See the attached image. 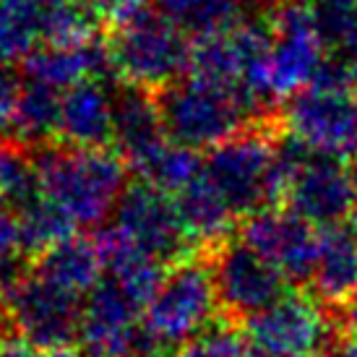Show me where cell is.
I'll use <instances>...</instances> for the list:
<instances>
[{
	"label": "cell",
	"instance_id": "22",
	"mask_svg": "<svg viewBox=\"0 0 357 357\" xmlns=\"http://www.w3.org/2000/svg\"><path fill=\"white\" fill-rule=\"evenodd\" d=\"M60 109H63V97L58 89L24 81L10 139L29 149L55 144L60 133Z\"/></svg>",
	"mask_w": 357,
	"mask_h": 357
},
{
	"label": "cell",
	"instance_id": "2",
	"mask_svg": "<svg viewBox=\"0 0 357 357\" xmlns=\"http://www.w3.org/2000/svg\"><path fill=\"white\" fill-rule=\"evenodd\" d=\"M282 130V118L256 123L208 149L204 157V175L240 222L256 211L274 206L271 169Z\"/></svg>",
	"mask_w": 357,
	"mask_h": 357
},
{
	"label": "cell",
	"instance_id": "25",
	"mask_svg": "<svg viewBox=\"0 0 357 357\" xmlns=\"http://www.w3.org/2000/svg\"><path fill=\"white\" fill-rule=\"evenodd\" d=\"M16 219H19L24 253L31 261L42 256L45 250H50L52 245L76 235V222L45 193H42V199H37L31 206L24 208Z\"/></svg>",
	"mask_w": 357,
	"mask_h": 357
},
{
	"label": "cell",
	"instance_id": "39",
	"mask_svg": "<svg viewBox=\"0 0 357 357\" xmlns=\"http://www.w3.org/2000/svg\"><path fill=\"white\" fill-rule=\"evenodd\" d=\"M84 3H86V6H91L94 10H100V6L105 3V0H84Z\"/></svg>",
	"mask_w": 357,
	"mask_h": 357
},
{
	"label": "cell",
	"instance_id": "10",
	"mask_svg": "<svg viewBox=\"0 0 357 357\" xmlns=\"http://www.w3.org/2000/svg\"><path fill=\"white\" fill-rule=\"evenodd\" d=\"M81 357H139L162 349L144 331V307L112 279H102L84 303Z\"/></svg>",
	"mask_w": 357,
	"mask_h": 357
},
{
	"label": "cell",
	"instance_id": "38",
	"mask_svg": "<svg viewBox=\"0 0 357 357\" xmlns=\"http://www.w3.org/2000/svg\"><path fill=\"white\" fill-rule=\"evenodd\" d=\"M3 21H6V0H0V31H3Z\"/></svg>",
	"mask_w": 357,
	"mask_h": 357
},
{
	"label": "cell",
	"instance_id": "18",
	"mask_svg": "<svg viewBox=\"0 0 357 357\" xmlns=\"http://www.w3.org/2000/svg\"><path fill=\"white\" fill-rule=\"evenodd\" d=\"M318 261L313 271V292L331 310L357 292V227L318 229Z\"/></svg>",
	"mask_w": 357,
	"mask_h": 357
},
{
	"label": "cell",
	"instance_id": "14",
	"mask_svg": "<svg viewBox=\"0 0 357 357\" xmlns=\"http://www.w3.org/2000/svg\"><path fill=\"white\" fill-rule=\"evenodd\" d=\"M282 206L295 211L313 227L347 225L357 206L352 165H344V157L313 151L298 178L292 180Z\"/></svg>",
	"mask_w": 357,
	"mask_h": 357
},
{
	"label": "cell",
	"instance_id": "11",
	"mask_svg": "<svg viewBox=\"0 0 357 357\" xmlns=\"http://www.w3.org/2000/svg\"><path fill=\"white\" fill-rule=\"evenodd\" d=\"M268 21L274 29V45L268 58L271 91L279 102L292 100L313 84V76L328 50L318 37L313 13L303 0L279 3L277 8L268 10Z\"/></svg>",
	"mask_w": 357,
	"mask_h": 357
},
{
	"label": "cell",
	"instance_id": "31",
	"mask_svg": "<svg viewBox=\"0 0 357 357\" xmlns=\"http://www.w3.org/2000/svg\"><path fill=\"white\" fill-rule=\"evenodd\" d=\"M0 357H45V352L34 347L26 337H21L19 331L10 328L8 334L0 339Z\"/></svg>",
	"mask_w": 357,
	"mask_h": 357
},
{
	"label": "cell",
	"instance_id": "26",
	"mask_svg": "<svg viewBox=\"0 0 357 357\" xmlns=\"http://www.w3.org/2000/svg\"><path fill=\"white\" fill-rule=\"evenodd\" d=\"M139 180H146L154 188L165 190L169 196H178L180 190H185L193 180L201 178L204 172V159L193 149H185L180 144L167 141L165 146H159L146 162H141L133 169Z\"/></svg>",
	"mask_w": 357,
	"mask_h": 357
},
{
	"label": "cell",
	"instance_id": "9",
	"mask_svg": "<svg viewBox=\"0 0 357 357\" xmlns=\"http://www.w3.org/2000/svg\"><path fill=\"white\" fill-rule=\"evenodd\" d=\"M112 217V227L167 268L204 256L185 235L175 199H169V193L154 188L146 180H133L123 190Z\"/></svg>",
	"mask_w": 357,
	"mask_h": 357
},
{
	"label": "cell",
	"instance_id": "36",
	"mask_svg": "<svg viewBox=\"0 0 357 357\" xmlns=\"http://www.w3.org/2000/svg\"><path fill=\"white\" fill-rule=\"evenodd\" d=\"M349 84H352V91L357 94V52L349 60Z\"/></svg>",
	"mask_w": 357,
	"mask_h": 357
},
{
	"label": "cell",
	"instance_id": "15",
	"mask_svg": "<svg viewBox=\"0 0 357 357\" xmlns=\"http://www.w3.org/2000/svg\"><path fill=\"white\" fill-rule=\"evenodd\" d=\"M112 146L128 169H136L169 141L154 91L130 84H118L112 89Z\"/></svg>",
	"mask_w": 357,
	"mask_h": 357
},
{
	"label": "cell",
	"instance_id": "21",
	"mask_svg": "<svg viewBox=\"0 0 357 357\" xmlns=\"http://www.w3.org/2000/svg\"><path fill=\"white\" fill-rule=\"evenodd\" d=\"M154 6L178 29L193 37L229 29L253 13H266L264 0H154Z\"/></svg>",
	"mask_w": 357,
	"mask_h": 357
},
{
	"label": "cell",
	"instance_id": "24",
	"mask_svg": "<svg viewBox=\"0 0 357 357\" xmlns=\"http://www.w3.org/2000/svg\"><path fill=\"white\" fill-rule=\"evenodd\" d=\"M100 13L84 0H63L42 13V45L84 47L100 40Z\"/></svg>",
	"mask_w": 357,
	"mask_h": 357
},
{
	"label": "cell",
	"instance_id": "29",
	"mask_svg": "<svg viewBox=\"0 0 357 357\" xmlns=\"http://www.w3.org/2000/svg\"><path fill=\"white\" fill-rule=\"evenodd\" d=\"M21 89H24V81L19 70H13L10 66H0V141L13 136Z\"/></svg>",
	"mask_w": 357,
	"mask_h": 357
},
{
	"label": "cell",
	"instance_id": "3",
	"mask_svg": "<svg viewBox=\"0 0 357 357\" xmlns=\"http://www.w3.org/2000/svg\"><path fill=\"white\" fill-rule=\"evenodd\" d=\"M107 50L120 84L159 91L190 68V40L157 8L109 29Z\"/></svg>",
	"mask_w": 357,
	"mask_h": 357
},
{
	"label": "cell",
	"instance_id": "20",
	"mask_svg": "<svg viewBox=\"0 0 357 357\" xmlns=\"http://www.w3.org/2000/svg\"><path fill=\"white\" fill-rule=\"evenodd\" d=\"M31 271L79 298L89 295L105 279L100 245L97 240L86 235H73L52 245L50 250H45L42 256L31 261Z\"/></svg>",
	"mask_w": 357,
	"mask_h": 357
},
{
	"label": "cell",
	"instance_id": "35",
	"mask_svg": "<svg viewBox=\"0 0 357 357\" xmlns=\"http://www.w3.org/2000/svg\"><path fill=\"white\" fill-rule=\"evenodd\" d=\"M10 331V321H8V313H6V307H3V303H0V339L6 337Z\"/></svg>",
	"mask_w": 357,
	"mask_h": 357
},
{
	"label": "cell",
	"instance_id": "40",
	"mask_svg": "<svg viewBox=\"0 0 357 357\" xmlns=\"http://www.w3.org/2000/svg\"><path fill=\"white\" fill-rule=\"evenodd\" d=\"M139 357H165L162 352H149V355H139Z\"/></svg>",
	"mask_w": 357,
	"mask_h": 357
},
{
	"label": "cell",
	"instance_id": "34",
	"mask_svg": "<svg viewBox=\"0 0 357 357\" xmlns=\"http://www.w3.org/2000/svg\"><path fill=\"white\" fill-rule=\"evenodd\" d=\"M21 3H26V6H31V8H37V10H47V8H52V6L63 3V0H21Z\"/></svg>",
	"mask_w": 357,
	"mask_h": 357
},
{
	"label": "cell",
	"instance_id": "13",
	"mask_svg": "<svg viewBox=\"0 0 357 357\" xmlns=\"http://www.w3.org/2000/svg\"><path fill=\"white\" fill-rule=\"evenodd\" d=\"M238 238L266 256L289 279L305 284L313 279L321 232L287 206H268L240 222Z\"/></svg>",
	"mask_w": 357,
	"mask_h": 357
},
{
	"label": "cell",
	"instance_id": "23",
	"mask_svg": "<svg viewBox=\"0 0 357 357\" xmlns=\"http://www.w3.org/2000/svg\"><path fill=\"white\" fill-rule=\"evenodd\" d=\"M42 199L40 172L34 154L13 139L0 141V206L19 217L26 206Z\"/></svg>",
	"mask_w": 357,
	"mask_h": 357
},
{
	"label": "cell",
	"instance_id": "1",
	"mask_svg": "<svg viewBox=\"0 0 357 357\" xmlns=\"http://www.w3.org/2000/svg\"><path fill=\"white\" fill-rule=\"evenodd\" d=\"M42 193L68 214L76 227H100L115 214L128 165L112 149H76L68 144H45L31 149Z\"/></svg>",
	"mask_w": 357,
	"mask_h": 357
},
{
	"label": "cell",
	"instance_id": "41",
	"mask_svg": "<svg viewBox=\"0 0 357 357\" xmlns=\"http://www.w3.org/2000/svg\"><path fill=\"white\" fill-rule=\"evenodd\" d=\"M355 154H357V133H355Z\"/></svg>",
	"mask_w": 357,
	"mask_h": 357
},
{
	"label": "cell",
	"instance_id": "8",
	"mask_svg": "<svg viewBox=\"0 0 357 357\" xmlns=\"http://www.w3.org/2000/svg\"><path fill=\"white\" fill-rule=\"evenodd\" d=\"M222 318L245 324L287 295L289 279L266 256L240 238H229L206 253Z\"/></svg>",
	"mask_w": 357,
	"mask_h": 357
},
{
	"label": "cell",
	"instance_id": "7",
	"mask_svg": "<svg viewBox=\"0 0 357 357\" xmlns=\"http://www.w3.org/2000/svg\"><path fill=\"white\" fill-rule=\"evenodd\" d=\"M10 328L19 331L42 352L70 347L79 342L84 321V300L58 287L34 271H24L0 292Z\"/></svg>",
	"mask_w": 357,
	"mask_h": 357
},
{
	"label": "cell",
	"instance_id": "17",
	"mask_svg": "<svg viewBox=\"0 0 357 357\" xmlns=\"http://www.w3.org/2000/svg\"><path fill=\"white\" fill-rule=\"evenodd\" d=\"M94 240L100 245L105 277L118 282L120 287L146 310L167 277V266L159 264L157 258H151L149 253H144L139 245H133L115 227H102L94 235Z\"/></svg>",
	"mask_w": 357,
	"mask_h": 357
},
{
	"label": "cell",
	"instance_id": "5",
	"mask_svg": "<svg viewBox=\"0 0 357 357\" xmlns=\"http://www.w3.org/2000/svg\"><path fill=\"white\" fill-rule=\"evenodd\" d=\"M240 326L253 357H328L342 331L334 310L303 289H289Z\"/></svg>",
	"mask_w": 357,
	"mask_h": 357
},
{
	"label": "cell",
	"instance_id": "33",
	"mask_svg": "<svg viewBox=\"0 0 357 357\" xmlns=\"http://www.w3.org/2000/svg\"><path fill=\"white\" fill-rule=\"evenodd\" d=\"M328 357H357V339H339L337 347L331 349V355Z\"/></svg>",
	"mask_w": 357,
	"mask_h": 357
},
{
	"label": "cell",
	"instance_id": "4",
	"mask_svg": "<svg viewBox=\"0 0 357 357\" xmlns=\"http://www.w3.org/2000/svg\"><path fill=\"white\" fill-rule=\"evenodd\" d=\"M154 97L167 139L185 149H214L243 128L256 126L235 91L219 89L193 76H183L154 91Z\"/></svg>",
	"mask_w": 357,
	"mask_h": 357
},
{
	"label": "cell",
	"instance_id": "27",
	"mask_svg": "<svg viewBox=\"0 0 357 357\" xmlns=\"http://www.w3.org/2000/svg\"><path fill=\"white\" fill-rule=\"evenodd\" d=\"M175 357H253L245 334L232 321L217 318L201 334L180 344Z\"/></svg>",
	"mask_w": 357,
	"mask_h": 357
},
{
	"label": "cell",
	"instance_id": "12",
	"mask_svg": "<svg viewBox=\"0 0 357 357\" xmlns=\"http://www.w3.org/2000/svg\"><path fill=\"white\" fill-rule=\"evenodd\" d=\"M282 126L307 149L347 157L355 154L357 102L349 91L307 86L282 105Z\"/></svg>",
	"mask_w": 357,
	"mask_h": 357
},
{
	"label": "cell",
	"instance_id": "32",
	"mask_svg": "<svg viewBox=\"0 0 357 357\" xmlns=\"http://www.w3.org/2000/svg\"><path fill=\"white\" fill-rule=\"evenodd\" d=\"M334 316H337V321H339L342 334L349 339H357V292L347 303H342L339 307H334Z\"/></svg>",
	"mask_w": 357,
	"mask_h": 357
},
{
	"label": "cell",
	"instance_id": "37",
	"mask_svg": "<svg viewBox=\"0 0 357 357\" xmlns=\"http://www.w3.org/2000/svg\"><path fill=\"white\" fill-rule=\"evenodd\" d=\"M45 357H81V352H73L70 347H63V349H52V352H45Z\"/></svg>",
	"mask_w": 357,
	"mask_h": 357
},
{
	"label": "cell",
	"instance_id": "28",
	"mask_svg": "<svg viewBox=\"0 0 357 357\" xmlns=\"http://www.w3.org/2000/svg\"><path fill=\"white\" fill-rule=\"evenodd\" d=\"M24 256L26 253H24V243H21L19 219L16 214H10L8 208L0 206V292L24 274V268H21Z\"/></svg>",
	"mask_w": 357,
	"mask_h": 357
},
{
	"label": "cell",
	"instance_id": "6",
	"mask_svg": "<svg viewBox=\"0 0 357 357\" xmlns=\"http://www.w3.org/2000/svg\"><path fill=\"white\" fill-rule=\"evenodd\" d=\"M217 318L222 310L211 266L206 256H196L167 268L162 287L144 310V331L159 349L180 347Z\"/></svg>",
	"mask_w": 357,
	"mask_h": 357
},
{
	"label": "cell",
	"instance_id": "16",
	"mask_svg": "<svg viewBox=\"0 0 357 357\" xmlns=\"http://www.w3.org/2000/svg\"><path fill=\"white\" fill-rule=\"evenodd\" d=\"M112 89L100 81H84L63 94L60 144L76 149H109L112 128Z\"/></svg>",
	"mask_w": 357,
	"mask_h": 357
},
{
	"label": "cell",
	"instance_id": "30",
	"mask_svg": "<svg viewBox=\"0 0 357 357\" xmlns=\"http://www.w3.org/2000/svg\"><path fill=\"white\" fill-rule=\"evenodd\" d=\"M146 6H149V0H105L97 13L107 29H115L133 16H139L141 10H146Z\"/></svg>",
	"mask_w": 357,
	"mask_h": 357
},
{
	"label": "cell",
	"instance_id": "19",
	"mask_svg": "<svg viewBox=\"0 0 357 357\" xmlns=\"http://www.w3.org/2000/svg\"><path fill=\"white\" fill-rule=\"evenodd\" d=\"M175 206L185 227V235L204 256L232 238L235 232L238 217L232 214L227 201L219 196V190L208 183L204 172L199 180H193L188 188L175 196Z\"/></svg>",
	"mask_w": 357,
	"mask_h": 357
}]
</instances>
